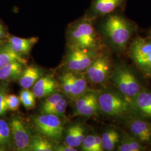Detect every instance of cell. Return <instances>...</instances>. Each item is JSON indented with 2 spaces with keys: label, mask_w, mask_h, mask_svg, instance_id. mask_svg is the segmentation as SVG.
<instances>
[{
  "label": "cell",
  "mask_w": 151,
  "mask_h": 151,
  "mask_svg": "<svg viewBox=\"0 0 151 151\" xmlns=\"http://www.w3.org/2000/svg\"><path fill=\"white\" fill-rule=\"evenodd\" d=\"M24 66L19 62H15L0 67V80H19L24 70Z\"/></svg>",
  "instance_id": "obj_18"
},
{
  "label": "cell",
  "mask_w": 151,
  "mask_h": 151,
  "mask_svg": "<svg viewBox=\"0 0 151 151\" xmlns=\"http://www.w3.org/2000/svg\"><path fill=\"white\" fill-rule=\"evenodd\" d=\"M99 109L97 95L92 92H86L76 99L73 116H92L96 114Z\"/></svg>",
  "instance_id": "obj_10"
},
{
  "label": "cell",
  "mask_w": 151,
  "mask_h": 151,
  "mask_svg": "<svg viewBox=\"0 0 151 151\" xmlns=\"http://www.w3.org/2000/svg\"><path fill=\"white\" fill-rule=\"evenodd\" d=\"M105 36L114 46L119 50H124L134 31L133 22L120 12L106 15L102 25Z\"/></svg>",
  "instance_id": "obj_2"
},
{
  "label": "cell",
  "mask_w": 151,
  "mask_h": 151,
  "mask_svg": "<svg viewBox=\"0 0 151 151\" xmlns=\"http://www.w3.org/2000/svg\"><path fill=\"white\" fill-rule=\"evenodd\" d=\"M129 129L133 136L141 143H147L151 142V124L140 119L130 121Z\"/></svg>",
  "instance_id": "obj_14"
},
{
  "label": "cell",
  "mask_w": 151,
  "mask_h": 151,
  "mask_svg": "<svg viewBox=\"0 0 151 151\" xmlns=\"http://www.w3.org/2000/svg\"><path fill=\"white\" fill-rule=\"evenodd\" d=\"M33 123L38 132L45 138L55 141L62 139L64 126L60 116L51 114H42L33 118Z\"/></svg>",
  "instance_id": "obj_4"
},
{
  "label": "cell",
  "mask_w": 151,
  "mask_h": 151,
  "mask_svg": "<svg viewBox=\"0 0 151 151\" xmlns=\"http://www.w3.org/2000/svg\"><path fill=\"white\" fill-rule=\"evenodd\" d=\"M54 151H76L77 150L75 147L67 145V144H63L54 147Z\"/></svg>",
  "instance_id": "obj_31"
},
{
  "label": "cell",
  "mask_w": 151,
  "mask_h": 151,
  "mask_svg": "<svg viewBox=\"0 0 151 151\" xmlns=\"http://www.w3.org/2000/svg\"><path fill=\"white\" fill-rule=\"evenodd\" d=\"M134 99L137 111L142 116L151 119V92L140 91Z\"/></svg>",
  "instance_id": "obj_17"
},
{
  "label": "cell",
  "mask_w": 151,
  "mask_h": 151,
  "mask_svg": "<svg viewBox=\"0 0 151 151\" xmlns=\"http://www.w3.org/2000/svg\"><path fill=\"white\" fill-rule=\"evenodd\" d=\"M65 143L75 148L79 147L77 139V124L67 128L65 132Z\"/></svg>",
  "instance_id": "obj_26"
},
{
  "label": "cell",
  "mask_w": 151,
  "mask_h": 151,
  "mask_svg": "<svg viewBox=\"0 0 151 151\" xmlns=\"http://www.w3.org/2000/svg\"><path fill=\"white\" fill-rule=\"evenodd\" d=\"M95 20L85 15L71 23L67 32L68 47L95 50L100 48L101 40L93 25Z\"/></svg>",
  "instance_id": "obj_1"
},
{
  "label": "cell",
  "mask_w": 151,
  "mask_h": 151,
  "mask_svg": "<svg viewBox=\"0 0 151 151\" xmlns=\"http://www.w3.org/2000/svg\"><path fill=\"white\" fill-rule=\"evenodd\" d=\"M81 146L82 151H96L95 135L90 134L85 137Z\"/></svg>",
  "instance_id": "obj_30"
},
{
  "label": "cell",
  "mask_w": 151,
  "mask_h": 151,
  "mask_svg": "<svg viewBox=\"0 0 151 151\" xmlns=\"http://www.w3.org/2000/svg\"><path fill=\"white\" fill-rule=\"evenodd\" d=\"M42 75V72L38 67L34 65L29 66L22 71L19 79V84L23 88L29 89L33 86Z\"/></svg>",
  "instance_id": "obj_16"
},
{
  "label": "cell",
  "mask_w": 151,
  "mask_h": 151,
  "mask_svg": "<svg viewBox=\"0 0 151 151\" xmlns=\"http://www.w3.org/2000/svg\"><path fill=\"white\" fill-rule=\"evenodd\" d=\"M67 73L70 84V98L77 99L86 92V79L80 72L68 70Z\"/></svg>",
  "instance_id": "obj_15"
},
{
  "label": "cell",
  "mask_w": 151,
  "mask_h": 151,
  "mask_svg": "<svg viewBox=\"0 0 151 151\" xmlns=\"http://www.w3.org/2000/svg\"><path fill=\"white\" fill-rule=\"evenodd\" d=\"M7 87V86L6 84H4L0 86V117L3 116L7 110H8L6 103Z\"/></svg>",
  "instance_id": "obj_29"
},
{
  "label": "cell",
  "mask_w": 151,
  "mask_h": 151,
  "mask_svg": "<svg viewBox=\"0 0 151 151\" xmlns=\"http://www.w3.org/2000/svg\"><path fill=\"white\" fill-rule=\"evenodd\" d=\"M131 59L146 78H151V39L138 37L130 43Z\"/></svg>",
  "instance_id": "obj_3"
},
{
  "label": "cell",
  "mask_w": 151,
  "mask_h": 151,
  "mask_svg": "<svg viewBox=\"0 0 151 151\" xmlns=\"http://www.w3.org/2000/svg\"><path fill=\"white\" fill-rule=\"evenodd\" d=\"M148 38H151V30L150 31V32H149V34H148Z\"/></svg>",
  "instance_id": "obj_35"
},
{
  "label": "cell",
  "mask_w": 151,
  "mask_h": 151,
  "mask_svg": "<svg viewBox=\"0 0 151 151\" xmlns=\"http://www.w3.org/2000/svg\"><path fill=\"white\" fill-rule=\"evenodd\" d=\"M8 35L6 30L5 27L0 22V39H3L4 38H8Z\"/></svg>",
  "instance_id": "obj_33"
},
{
  "label": "cell",
  "mask_w": 151,
  "mask_h": 151,
  "mask_svg": "<svg viewBox=\"0 0 151 151\" xmlns=\"http://www.w3.org/2000/svg\"><path fill=\"white\" fill-rule=\"evenodd\" d=\"M59 83L49 76H42L33 85L32 91L38 98L47 97L57 90Z\"/></svg>",
  "instance_id": "obj_12"
},
{
  "label": "cell",
  "mask_w": 151,
  "mask_h": 151,
  "mask_svg": "<svg viewBox=\"0 0 151 151\" xmlns=\"http://www.w3.org/2000/svg\"><path fill=\"white\" fill-rule=\"evenodd\" d=\"M11 138L10 125L5 120L0 119V146L6 148L10 147Z\"/></svg>",
  "instance_id": "obj_23"
},
{
  "label": "cell",
  "mask_w": 151,
  "mask_h": 151,
  "mask_svg": "<svg viewBox=\"0 0 151 151\" xmlns=\"http://www.w3.org/2000/svg\"><path fill=\"white\" fill-rule=\"evenodd\" d=\"M11 135L15 148L17 151H29L32 136L29 129L19 117H14L10 122Z\"/></svg>",
  "instance_id": "obj_9"
},
{
  "label": "cell",
  "mask_w": 151,
  "mask_h": 151,
  "mask_svg": "<svg viewBox=\"0 0 151 151\" xmlns=\"http://www.w3.org/2000/svg\"><path fill=\"white\" fill-rule=\"evenodd\" d=\"M67 107V101L64 97L59 103L54 105L53 107L49 109L45 114H51L58 116H62L65 115Z\"/></svg>",
  "instance_id": "obj_27"
},
{
  "label": "cell",
  "mask_w": 151,
  "mask_h": 151,
  "mask_svg": "<svg viewBox=\"0 0 151 151\" xmlns=\"http://www.w3.org/2000/svg\"><path fill=\"white\" fill-rule=\"evenodd\" d=\"M7 148H6L5 147L0 146V151H6Z\"/></svg>",
  "instance_id": "obj_34"
},
{
  "label": "cell",
  "mask_w": 151,
  "mask_h": 151,
  "mask_svg": "<svg viewBox=\"0 0 151 151\" xmlns=\"http://www.w3.org/2000/svg\"><path fill=\"white\" fill-rule=\"evenodd\" d=\"M95 150L96 151H104L101 138L99 135H95Z\"/></svg>",
  "instance_id": "obj_32"
},
{
  "label": "cell",
  "mask_w": 151,
  "mask_h": 151,
  "mask_svg": "<svg viewBox=\"0 0 151 151\" xmlns=\"http://www.w3.org/2000/svg\"><path fill=\"white\" fill-rule=\"evenodd\" d=\"M15 62H19L25 66L27 63V60L13 50L7 44L2 45L0 48V67Z\"/></svg>",
  "instance_id": "obj_19"
},
{
  "label": "cell",
  "mask_w": 151,
  "mask_h": 151,
  "mask_svg": "<svg viewBox=\"0 0 151 151\" xmlns=\"http://www.w3.org/2000/svg\"><path fill=\"white\" fill-rule=\"evenodd\" d=\"M111 61L109 57L104 53H97L91 64L86 70L87 78L94 83H101L110 74Z\"/></svg>",
  "instance_id": "obj_8"
},
{
  "label": "cell",
  "mask_w": 151,
  "mask_h": 151,
  "mask_svg": "<svg viewBox=\"0 0 151 151\" xmlns=\"http://www.w3.org/2000/svg\"><path fill=\"white\" fill-rule=\"evenodd\" d=\"M55 146L50 140L41 136L32 137L30 141L29 151H53Z\"/></svg>",
  "instance_id": "obj_21"
},
{
  "label": "cell",
  "mask_w": 151,
  "mask_h": 151,
  "mask_svg": "<svg viewBox=\"0 0 151 151\" xmlns=\"http://www.w3.org/2000/svg\"><path fill=\"white\" fill-rule=\"evenodd\" d=\"M2 39H0V48L2 46Z\"/></svg>",
  "instance_id": "obj_36"
},
{
  "label": "cell",
  "mask_w": 151,
  "mask_h": 151,
  "mask_svg": "<svg viewBox=\"0 0 151 151\" xmlns=\"http://www.w3.org/2000/svg\"><path fill=\"white\" fill-rule=\"evenodd\" d=\"M97 50L68 47L65 65L69 71L80 72L86 70L96 57Z\"/></svg>",
  "instance_id": "obj_6"
},
{
  "label": "cell",
  "mask_w": 151,
  "mask_h": 151,
  "mask_svg": "<svg viewBox=\"0 0 151 151\" xmlns=\"http://www.w3.org/2000/svg\"><path fill=\"white\" fill-rule=\"evenodd\" d=\"M101 142L104 150L113 151L120 142V135L116 130L110 129L101 135Z\"/></svg>",
  "instance_id": "obj_20"
},
{
  "label": "cell",
  "mask_w": 151,
  "mask_h": 151,
  "mask_svg": "<svg viewBox=\"0 0 151 151\" xmlns=\"http://www.w3.org/2000/svg\"><path fill=\"white\" fill-rule=\"evenodd\" d=\"M38 40L39 38L37 37L22 38L11 36L8 37L7 44L13 50L24 57L29 54L32 47L38 43Z\"/></svg>",
  "instance_id": "obj_13"
},
{
  "label": "cell",
  "mask_w": 151,
  "mask_h": 151,
  "mask_svg": "<svg viewBox=\"0 0 151 151\" xmlns=\"http://www.w3.org/2000/svg\"><path fill=\"white\" fill-rule=\"evenodd\" d=\"M6 103L7 110L13 111H16L20 105V97L14 94L7 95L6 96Z\"/></svg>",
  "instance_id": "obj_28"
},
{
  "label": "cell",
  "mask_w": 151,
  "mask_h": 151,
  "mask_svg": "<svg viewBox=\"0 0 151 151\" xmlns=\"http://www.w3.org/2000/svg\"><path fill=\"white\" fill-rule=\"evenodd\" d=\"M99 109L111 116H121L129 112L130 104L126 100L113 92H105L98 97Z\"/></svg>",
  "instance_id": "obj_7"
},
{
  "label": "cell",
  "mask_w": 151,
  "mask_h": 151,
  "mask_svg": "<svg viewBox=\"0 0 151 151\" xmlns=\"http://www.w3.org/2000/svg\"><path fill=\"white\" fill-rule=\"evenodd\" d=\"M113 81L125 96L135 98L140 91L139 82L134 75L128 68L118 66L114 71Z\"/></svg>",
  "instance_id": "obj_5"
},
{
  "label": "cell",
  "mask_w": 151,
  "mask_h": 151,
  "mask_svg": "<svg viewBox=\"0 0 151 151\" xmlns=\"http://www.w3.org/2000/svg\"><path fill=\"white\" fill-rule=\"evenodd\" d=\"M144 150V147L141 145V142L134 137L128 135L124 136L119 146L117 151H140Z\"/></svg>",
  "instance_id": "obj_22"
},
{
  "label": "cell",
  "mask_w": 151,
  "mask_h": 151,
  "mask_svg": "<svg viewBox=\"0 0 151 151\" xmlns=\"http://www.w3.org/2000/svg\"><path fill=\"white\" fill-rule=\"evenodd\" d=\"M63 98V96L59 93L54 92L49 95L48 97L44 101L41 107L42 113L45 114L49 109L53 107L57 104Z\"/></svg>",
  "instance_id": "obj_25"
},
{
  "label": "cell",
  "mask_w": 151,
  "mask_h": 151,
  "mask_svg": "<svg viewBox=\"0 0 151 151\" xmlns=\"http://www.w3.org/2000/svg\"><path fill=\"white\" fill-rule=\"evenodd\" d=\"M127 0H92L87 16L96 19L124 8Z\"/></svg>",
  "instance_id": "obj_11"
},
{
  "label": "cell",
  "mask_w": 151,
  "mask_h": 151,
  "mask_svg": "<svg viewBox=\"0 0 151 151\" xmlns=\"http://www.w3.org/2000/svg\"><path fill=\"white\" fill-rule=\"evenodd\" d=\"M20 100L23 106L27 110H31L35 107V96L32 91L29 89L23 88L20 93Z\"/></svg>",
  "instance_id": "obj_24"
}]
</instances>
